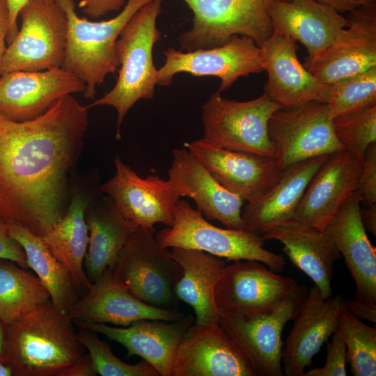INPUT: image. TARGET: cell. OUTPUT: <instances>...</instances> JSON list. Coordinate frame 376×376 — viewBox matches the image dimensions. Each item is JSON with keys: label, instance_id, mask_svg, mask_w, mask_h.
Masks as SVG:
<instances>
[{"label": "cell", "instance_id": "1", "mask_svg": "<svg viewBox=\"0 0 376 376\" xmlns=\"http://www.w3.org/2000/svg\"><path fill=\"white\" fill-rule=\"evenodd\" d=\"M88 109L68 95L32 120L0 115V216L6 222L42 237L64 216Z\"/></svg>", "mask_w": 376, "mask_h": 376}, {"label": "cell", "instance_id": "2", "mask_svg": "<svg viewBox=\"0 0 376 376\" xmlns=\"http://www.w3.org/2000/svg\"><path fill=\"white\" fill-rule=\"evenodd\" d=\"M73 320L51 299L8 325L7 362L20 376H57L85 354Z\"/></svg>", "mask_w": 376, "mask_h": 376}, {"label": "cell", "instance_id": "3", "mask_svg": "<svg viewBox=\"0 0 376 376\" xmlns=\"http://www.w3.org/2000/svg\"><path fill=\"white\" fill-rule=\"evenodd\" d=\"M162 11V0H152L129 19L116 42L119 63L118 77L113 88L87 106L88 109L108 105L117 111L116 139L121 137L123 120L141 99L154 97L157 70L154 65L152 49L161 39L156 22Z\"/></svg>", "mask_w": 376, "mask_h": 376}, {"label": "cell", "instance_id": "4", "mask_svg": "<svg viewBox=\"0 0 376 376\" xmlns=\"http://www.w3.org/2000/svg\"><path fill=\"white\" fill-rule=\"evenodd\" d=\"M68 20L65 55L61 68L85 84L86 99H94L96 88L119 68L116 42L129 19L152 0H127L122 10L108 20L89 21L75 10V0H58Z\"/></svg>", "mask_w": 376, "mask_h": 376}, {"label": "cell", "instance_id": "5", "mask_svg": "<svg viewBox=\"0 0 376 376\" xmlns=\"http://www.w3.org/2000/svg\"><path fill=\"white\" fill-rule=\"evenodd\" d=\"M155 238L163 248L200 250L228 261L257 260L277 273L285 265L283 255L264 249L265 240L261 235L248 230L217 227L185 200L180 199L175 206L172 226L155 233Z\"/></svg>", "mask_w": 376, "mask_h": 376}, {"label": "cell", "instance_id": "6", "mask_svg": "<svg viewBox=\"0 0 376 376\" xmlns=\"http://www.w3.org/2000/svg\"><path fill=\"white\" fill-rule=\"evenodd\" d=\"M155 233L139 226L109 269L118 283L144 303L176 310L178 299L175 290L182 270L170 250L159 244Z\"/></svg>", "mask_w": 376, "mask_h": 376}, {"label": "cell", "instance_id": "7", "mask_svg": "<svg viewBox=\"0 0 376 376\" xmlns=\"http://www.w3.org/2000/svg\"><path fill=\"white\" fill-rule=\"evenodd\" d=\"M192 11L191 29L178 36L181 51L208 49L232 36L251 38L260 47L273 33L270 11L280 0H182Z\"/></svg>", "mask_w": 376, "mask_h": 376}, {"label": "cell", "instance_id": "8", "mask_svg": "<svg viewBox=\"0 0 376 376\" xmlns=\"http://www.w3.org/2000/svg\"><path fill=\"white\" fill-rule=\"evenodd\" d=\"M21 26L8 44L0 75L13 71L61 68L68 20L58 0H29L21 9Z\"/></svg>", "mask_w": 376, "mask_h": 376}, {"label": "cell", "instance_id": "9", "mask_svg": "<svg viewBox=\"0 0 376 376\" xmlns=\"http://www.w3.org/2000/svg\"><path fill=\"white\" fill-rule=\"evenodd\" d=\"M279 109L265 93L239 102L225 98L217 91L202 107L203 138L219 148L274 157L267 124Z\"/></svg>", "mask_w": 376, "mask_h": 376}, {"label": "cell", "instance_id": "10", "mask_svg": "<svg viewBox=\"0 0 376 376\" xmlns=\"http://www.w3.org/2000/svg\"><path fill=\"white\" fill-rule=\"evenodd\" d=\"M308 290H297L274 307L244 313H218V324L248 359L256 376H283L281 335Z\"/></svg>", "mask_w": 376, "mask_h": 376}, {"label": "cell", "instance_id": "11", "mask_svg": "<svg viewBox=\"0 0 376 376\" xmlns=\"http://www.w3.org/2000/svg\"><path fill=\"white\" fill-rule=\"evenodd\" d=\"M267 132L282 171L299 162L345 150L337 139L325 102L309 101L276 110Z\"/></svg>", "mask_w": 376, "mask_h": 376}, {"label": "cell", "instance_id": "12", "mask_svg": "<svg viewBox=\"0 0 376 376\" xmlns=\"http://www.w3.org/2000/svg\"><path fill=\"white\" fill-rule=\"evenodd\" d=\"M165 62L157 70V85L169 86L176 74L213 76L221 80L218 91L228 89L241 77L265 70L261 48L253 39L233 35L221 46L184 52L174 48L164 52Z\"/></svg>", "mask_w": 376, "mask_h": 376}, {"label": "cell", "instance_id": "13", "mask_svg": "<svg viewBox=\"0 0 376 376\" xmlns=\"http://www.w3.org/2000/svg\"><path fill=\"white\" fill-rule=\"evenodd\" d=\"M297 281L283 276L253 260H235L223 269L214 289L218 313H244L274 307L298 288Z\"/></svg>", "mask_w": 376, "mask_h": 376}, {"label": "cell", "instance_id": "14", "mask_svg": "<svg viewBox=\"0 0 376 376\" xmlns=\"http://www.w3.org/2000/svg\"><path fill=\"white\" fill-rule=\"evenodd\" d=\"M114 165V175L100 184L102 194L110 196L123 215L139 226L152 230L159 223L171 226L180 198L173 184L155 175L141 178L118 156Z\"/></svg>", "mask_w": 376, "mask_h": 376}, {"label": "cell", "instance_id": "15", "mask_svg": "<svg viewBox=\"0 0 376 376\" xmlns=\"http://www.w3.org/2000/svg\"><path fill=\"white\" fill-rule=\"evenodd\" d=\"M347 26L318 56L304 67L327 84L376 67V5L348 13Z\"/></svg>", "mask_w": 376, "mask_h": 376}, {"label": "cell", "instance_id": "16", "mask_svg": "<svg viewBox=\"0 0 376 376\" xmlns=\"http://www.w3.org/2000/svg\"><path fill=\"white\" fill-rule=\"evenodd\" d=\"M184 146L220 185L247 203L262 198L282 174L273 157L219 148L203 138L185 142Z\"/></svg>", "mask_w": 376, "mask_h": 376}, {"label": "cell", "instance_id": "17", "mask_svg": "<svg viewBox=\"0 0 376 376\" xmlns=\"http://www.w3.org/2000/svg\"><path fill=\"white\" fill-rule=\"evenodd\" d=\"M97 171L71 178L70 201L64 216L42 237L52 254L70 272L79 294L86 292L92 283L84 269L88 244L85 212L91 200L102 194Z\"/></svg>", "mask_w": 376, "mask_h": 376}, {"label": "cell", "instance_id": "18", "mask_svg": "<svg viewBox=\"0 0 376 376\" xmlns=\"http://www.w3.org/2000/svg\"><path fill=\"white\" fill-rule=\"evenodd\" d=\"M361 162L343 150L327 155L310 180L292 219L323 231L356 191Z\"/></svg>", "mask_w": 376, "mask_h": 376}, {"label": "cell", "instance_id": "19", "mask_svg": "<svg viewBox=\"0 0 376 376\" xmlns=\"http://www.w3.org/2000/svg\"><path fill=\"white\" fill-rule=\"evenodd\" d=\"M172 376H256L245 354L219 324H192L176 351Z\"/></svg>", "mask_w": 376, "mask_h": 376}, {"label": "cell", "instance_id": "20", "mask_svg": "<svg viewBox=\"0 0 376 376\" xmlns=\"http://www.w3.org/2000/svg\"><path fill=\"white\" fill-rule=\"evenodd\" d=\"M84 90V82L62 68L10 72L0 77V115L17 122L32 120L59 99Z\"/></svg>", "mask_w": 376, "mask_h": 376}, {"label": "cell", "instance_id": "21", "mask_svg": "<svg viewBox=\"0 0 376 376\" xmlns=\"http://www.w3.org/2000/svg\"><path fill=\"white\" fill-rule=\"evenodd\" d=\"M194 321V318L189 314L173 321L139 320L125 327L81 320L73 322L80 329L102 334L120 343L126 348L127 358L141 357L156 370L159 376H172L176 351Z\"/></svg>", "mask_w": 376, "mask_h": 376}, {"label": "cell", "instance_id": "22", "mask_svg": "<svg viewBox=\"0 0 376 376\" xmlns=\"http://www.w3.org/2000/svg\"><path fill=\"white\" fill-rule=\"evenodd\" d=\"M296 42L273 33L261 45L268 75L264 93L281 109L309 101L327 103L330 85L319 80L300 63Z\"/></svg>", "mask_w": 376, "mask_h": 376}, {"label": "cell", "instance_id": "23", "mask_svg": "<svg viewBox=\"0 0 376 376\" xmlns=\"http://www.w3.org/2000/svg\"><path fill=\"white\" fill-rule=\"evenodd\" d=\"M340 295L324 298L313 285L301 302L281 353L285 376H304L313 357L336 330L338 315L343 306Z\"/></svg>", "mask_w": 376, "mask_h": 376}, {"label": "cell", "instance_id": "24", "mask_svg": "<svg viewBox=\"0 0 376 376\" xmlns=\"http://www.w3.org/2000/svg\"><path fill=\"white\" fill-rule=\"evenodd\" d=\"M173 157L168 180L180 197L191 198L207 219L228 228L246 230L241 216L244 201L240 196L220 185L187 149L173 150Z\"/></svg>", "mask_w": 376, "mask_h": 376}, {"label": "cell", "instance_id": "25", "mask_svg": "<svg viewBox=\"0 0 376 376\" xmlns=\"http://www.w3.org/2000/svg\"><path fill=\"white\" fill-rule=\"evenodd\" d=\"M361 198L354 191L324 229L356 285L355 298L376 307V249L370 242L361 218Z\"/></svg>", "mask_w": 376, "mask_h": 376}, {"label": "cell", "instance_id": "26", "mask_svg": "<svg viewBox=\"0 0 376 376\" xmlns=\"http://www.w3.org/2000/svg\"><path fill=\"white\" fill-rule=\"evenodd\" d=\"M72 320L127 327L143 319L173 321L184 313L147 304L118 283L107 268L70 309Z\"/></svg>", "mask_w": 376, "mask_h": 376}, {"label": "cell", "instance_id": "27", "mask_svg": "<svg viewBox=\"0 0 376 376\" xmlns=\"http://www.w3.org/2000/svg\"><path fill=\"white\" fill-rule=\"evenodd\" d=\"M273 33L301 42L313 59L323 52L348 24L347 17L315 0H280L270 11Z\"/></svg>", "mask_w": 376, "mask_h": 376}, {"label": "cell", "instance_id": "28", "mask_svg": "<svg viewBox=\"0 0 376 376\" xmlns=\"http://www.w3.org/2000/svg\"><path fill=\"white\" fill-rule=\"evenodd\" d=\"M261 235L265 240L280 242L291 262L313 280L323 297L332 296L334 265L340 254L324 231L289 219L267 228Z\"/></svg>", "mask_w": 376, "mask_h": 376}, {"label": "cell", "instance_id": "29", "mask_svg": "<svg viewBox=\"0 0 376 376\" xmlns=\"http://www.w3.org/2000/svg\"><path fill=\"white\" fill-rule=\"evenodd\" d=\"M102 194L91 200L85 212L88 244L84 265L91 283L113 267L121 249L139 228L123 215L110 196Z\"/></svg>", "mask_w": 376, "mask_h": 376}, {"label": "cell", "instance_id": "30", "mask_svg": "<svg viewBox=\"0 0 376 376\" xmlns=\"http://www.w3.org/2000/svg\"><path fill=\"white\" fill-rule=\"evenodd\" d=\"M327 155L308 159L282 171L279 182L259 200L242 211L246 230L261 235L267 228L292 219L310 180Z\"/></svg>", "mask_w": 376, "mask_h": 376}, {"label": "cell", "instance_id": "31", "mask_svg": "<svg viewBox=\"0 0 376 376\" xmlns=\"http://www.w3.org/2000/svg\"><path fill=\"white\" fill-rule=\"evenodd\" d=\"M171 257L180 265L182 274L175 287L178 300L189 304L195 313V324H218L214 289L225 261L208 253L172 247Z\"/></svg>", "mask_w": 376, "mask_h": 376}, {"label": "cell", "instance_id": "32", "mask_svg": "<svg viewBox=\"0 0 376 376\" xmlns=\"http://www.w3.org/2000/svg\"><path fill=\"white\" fill-rule=\"evenodd\" d=\"M7 224L10 235L23 247L28 267L36 273L49 292L52 304L60 312L68 315L79 299L70 272L52 254L41 237L18 224Z\"/></svg>", "mask_w": 376, "mask_h": 376}, {"label": "cell", "instance_id": "33", "mask_svg": "<svg viewBox=\"0 0 376 376\" xmlns=\"http://www.w3.org/2000/svg\"><path fill=\"white\" fill-rule=\"evenodd\" d=\"M18 266L0 261V321L6 326L51 299L39 279Z\"/></svg>", "mask_w": 376, "mask_h": 376}, {"label": "cell", "instance_id": "34", "mask_svg": "<svg viewBox=\"0 0 376 376\" xmlns=\"http://www.w3.org/2000/svg\"><path fill=\"white\" fill-rule=\"evenodd\" d=\"M346 346V360L354 376L376 375V329L353 315L344 306L336 329Z\"/></svg>", "mask_w": 376, "mask_h": 376}, {"label": "cell", "instance_id": "35", "mask_svg": "<svg viewBox=\"0 0 376 376\" xmlns=\"http://www.w3.org/2000/svg\"><path fill=\"white\" fill-rule=\"evenodd\" d=\"M329 116L354 112L376 104V67L330 84Z\"/></svg>", "mask_w": 376, "mask_h": 376}, {"label": "cell", "instance_id": "36", "mask_svg": "<svg viewBox=\"0 0 376 376\" xmlns=\"http://www.w3.org/2000/svg\"><path fill=\"white\" fill-rule=\"evenodd\" d=\"M334 133L345 150L362 164L368 146L376 142V104L332 119Z\"/></svg>", "mask_w": 376, "mask_h": 376}, {"label": "cell", "instance_id": "37", "mask_svg": "<svg viewBox=\"0 0 376 376\" xmlns=\"http://www.w3.org/2000/svg\"><path fill=\"white\" fill-rule=\"evenodd\" d=\"M78 338L88 351L95 370L101 376H159L156 370L142 359L129 364L112 352L109 344L100 340L97 334L87 329L77 331Z\"/></svg>", "mask_w": 376, "mask_h": 376}, {"label": "cell", "instance_id": "38", "mask_svg": "<svg viewBox=\"0 0 376 376\" xmlns=\"http://www.w3.org/2000/svg\"><path fill=\"white\" fill-rule=\"evenodd\" d=\"M346 346L336 329L327 343L324 365L309 369L304 376H346Z\"/></svg>", "mask_w": 376, "mask_h": 376}, {"label": "cell", "instance_id": "39", "mask_svg": "<svg viewBox=\"0 0 376 376\" xmlns=\"http://www.w3.org/2000/svg\"><path fill=\"white\" fill-rule=\"evenodd\" d=\"M355 191L366 206L376 204V142L370 144L366 150Z\"/></svg>", "mask_w": 376, "mask_h": 376}, {"label": "cell", "instance_id": "40", "mask_svg": "<svg viewBox=\"0 0 376 376\" xmlns=\"http://www.w3.org/2000/svg\"><path fill=\"white\" fill-rule=\"evenodd\" d=\"M0 259L11 260L24 269L29 267L23 247L11 237L3 219H0Z\"/></svg>", "mask_w": 376, "mask_h": 376}, {"label": "cell", "instance_id": "41", "mask_svg": "<svg viewBox=\"0 0 376 376\" xmlns=\"http://www.w3.org/2000/svg\"><path fill=\"white\" fill-rule=\"evenodd\" d=\"M127 0H78V6L88 16L98 19L111 12L120 10Z\"/></svg>", "mask_w": 376, "mask_h": 376}, {"label": "cell", "instance_id": "42", "mask_svg": "<svg viewBox=\"0 0 376 376\" xmlns=\"http://www.w3.org/2000/svg\"><path fill=\"white\" fill-rule=\"evenodd\" d=\"M95 370L90 354H84L72 364L62 370L57 376H96Z\"/></svg>", "mask_w": 376, "mask_h": 376}, {"label": "cell", "instance_id": "43", "mask_svg": "<svg viewBox=\"0 0 376 376\" xmlns=\"http://www.w3.org/2000/svg\"><path fill=\"white\" fill-rule=\"evenodd\" d=\"M343 306L356 318L364 319L373 323L376 322V307L367 303L354 299H343Z\"/></svg>", "mask_w": 376, "mask_h": 376}, {"label": "cell", "instance_id": "44", "mask_svg": "<svg viewBox=\"0 0 376 376\" xmlns=\"http://www.w3.org/2000/svg\"><path fill=\"white\" fill-rule=\"evenodd\" d=\"M339 13H350L361 6L376 5V0H315Z\"/></svg>", "mask_w": 376, "mask_h": 376}, {"label": "cell", "instance_id": "45", "mask_svg": "<svg viewBox=\"0 0 376 376\" xmlns=\"http://www.w3.org/2000/svg\"><path fill=\"white\" fill-rule=\"evenodd\" d=\"M29 0H6L9 10V30L6 38V42L10 44L17 36L19 28L17 18L22 7Z\"/></svg>", "mask_w": 376, "mask_h": 376}, {"label": "cell", "instance_id": "46", "mask_svg": "<svg viewBox=\"0 0 376 376\" xmlns=\"http://www.w3.org/2000/svg\"><path fill=\"white\" fill-rule=\"evenodd\" d=\"M9 30V10L6 0H0V67L5 55L6 38Z\"/></svg>", "mask_w": 376, "mask_h": 376}, {"label": "cell", "instance_id": "47", "mask_svg": "<svg viewBox=\"0 0 376 376\" xmlns=\"http://www.w3.org/2000/svg\"><path fill=\"white\" fill-rule=\"evenodd\" d=\"M360 218L366 231L376 235V204L360 209Z\"/></svg>", "mask_w": 376, "mask_h": 376}, {"label": "cell", "instance_id": "48", "mask_svg": "<svg viewBox=\"0 0 376 376\" xmlns=\"http://www.w3.org/2000/svg\"><path fill=\"white\" fill-rule=\"evenodd\" d=\"M0 321V363L7 362L6 356V338Z\"/></svg>", "mask_w": 376, "mask_h": 376}, {"label": "cell", "instance_id": "49", "mask_svg": "<svg viewBox=\"0 0 376 376\" xmlns=\"http://www.w3.org/2000/svg\"><path fill=\"white\" fill-rule=\"evenodd\" d=\"M14 375L13 370L10 365L0 363V376H10Z\"/></svg>", "mask_w": 376, "mask_h": 376}, {"label": "cell", "instance_id": "50", "mask_svg": "<svg viewBox=\"0 0 376 376\" xmlns=\"http://www.w3.org/2000/svg\"><path fill=\"white\" fill-rule=\"evenodd\" d=\"M2 219V218H1V216H0V219Z\"/></svg>", "mask_w": 376, "mask_h": 376}]
</instances>
